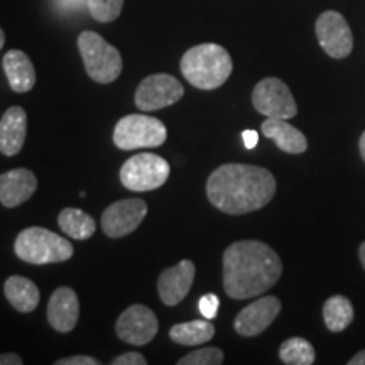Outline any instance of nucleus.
I'll use <instances>...</instances> for the list:
<instances>
[{
	"mask_svg": "<svg viewBox=\"0 0 365 365\" xmlns=\"http://www.w3.org/2000/svg\"><path fill=\"white\" fill-rule=\"evenodd\" d=\"M14 250L21 261L36 266L65 262L73 255L70 240L43 227H29L22 230L17 235Z\"/></svg>",
	"mask_w": 365,
	"mask_h": 365,
	"instance_id": "obj_4",
	"label": "nucleus"
},
{
	"mask_svg": "<svg viewBox=\"0 0 365 365\" xmlns=\"http://www.w3.org/2000/svg\"><path fill=\"white\" fill-rule=\"evenodd\" d=\"M282 262L267 244L259 240H240L223 252V287L234 299H249L279 281Z\"/></svg>",
	"mask_w": 365,
	"mask_h": 365,
	"instance_id": "obj_2",
	"label": "nucleus"
},
{
	"mask_svg": "<svg viewBox=\"0 0 365 365\" xmlns=\"http://www.w3.org/2000/svg\"><path fill=\"white\" fill-rule=\"evenodd\" d=\"M9 85L17 93H26L36 85V70L29 56L21 49H11L2 59Z\"/></svg>",
	"mask_w": 365,
	"mask_h": 365,
	"instance_id": "obj_19",
	"label": "nucleus"
},
{
	"mask_svg": "<svg viewBox=\"0 0 365 365\" xmlns=\"http://www.w3.org/2000/svg\"><path fill=\"white\" fill-rule=\"evenodd\" d=\"M122 7H124V0H86L90 16L103 24L115 21L120 16Z\"/></svg>",
	"mask_w": 365,
	"mask_h": 365,
	"instance_id": "obj_25",
	"label": "nucleus"
},
{
	"mask_svg": "<svg viewBox=\"0 0 365 365\" xmlns=\"http://www.w3.org/2000/svg\"><path fill=\"white\" fill-rule=\"evenodd\" d=\"M317 38L319 46L330 58L344 59L352 53L354 36L350 26L340 12L327 11L317 19Z\"/></svg>",
	"mask_w": 365,
	"mask_h": 365,
	"instance_id": "obj_10",
	"label": "nucleus"
},
{
	"mask_svg": "<svg viewBox=\"0 0 365 365\" xmlns=\"http://www.w3.org/2000/svg\"><path fill=\"white\" fill-rule=\"evenodd\" d=\"M200 313L203 314V318L213 319L217 317L218 308H220V299L217 294H205L198 303Z\"/></svg>",
	"mask_w": 365,
	"mask_h": 365,
	"instance_id": "obj_27",
	"label": "nucleus"
},
{
	"mask_svg": "<svg viewBox=\"0 0 365 365\" xmlns=\"http://www.w3.org/2000/svg\"><path fill=\"white\" fill-rule=\"evenodd\" d=\"M349 365H365V350H362V352L355 354L352 359L349 360Z\"/></svg>",
	"mask_w": 365,
	"mask_h": 365,
	"instance_id": "obj_32",
	"label": "nucleus"
},
{
	"mask_svg": "<svg viewBox=\"0 0 365 365\" xmlns=\"http://www.w3.org/2000/svg\"><path fill=\"white\" fill-rule=\"evenodd\" d=\"M252 103L255 110L269 118H293L298 113V105L287 88V85L279 78H264L255 85L252 91Z\"/></svg>",
	"mask_w": 365,
	"mask_h": 365,
	"instance_id": "obj_8",
	"label": "nucleus"
},
{
	"mask_svg": "<svg viewBox=\"0 0 365 365\" xmlns=\"http://www.w3.org/2000/svg\"><path fill=\"white\" fill-rule=\"evenodd\" d=\"M38 190V178L26 168H17L0 175V203L16 208L26 203Z\"/></svg>",
	"mask_w": 365,
	"mask_h": 365,
	"instance_id": "obj_16",
	"label": "nucleus"
},
{
	"mask_svg": "<svg viewBox=\"0 0 365 365\" xmlns=\"http://www.w3.org/2000/svg\"><path fill=\"white\" fill-rule=\"evenodd\" d=\"M181 73L195 88L215 90L228 80L234 70L230 54L223 46L205 43L190 48L182 54Z\"/></svg>",
	"mask_w": 365,
	"mask_h": 365,
	"instance_id": "obj_3",
	"label": "nucleus"
},
{
	"mask_svg": "<svg viewBox=\"0 0 365 365\" xmlns=\"http://www.w3.org/2000/svg\"><path fill=\"white\" fill-rule=\"evenodd\" d=\"M279 359L286 365H312L314 364V349L308 340L294 336L281 345Z\"/></svg>",
	"mask_w": 365,
	"mask_h": 365,
	"instance_id": "obj_24",
	"label": "nucleus"
},
{
	"mask_svg": "<svg viewBox=\"0 0 365 365\" xmlns=\"http://www.w3.org/2000/svg\"><path fill=\"white\" fill-rule=\"evenodd\" d=\"M78 49L83 59L86 75L97 83L107 85L115 81L122 73V56L93 31H83L78 38Z\"/></svg>",
	"mask_w": 365,
	"mask_h": 365,
	"instance_id": "obj_5",
	"label": "nucleus"
},
{
	"mask_svg": "<svg viewBox=\"0 0 365 365\" xmlns=\"http://www.w3.org/2000/svg\"><path fill=\"white\" fill-rule=\"evenodd\" d=\"M170 163L150 153L137 154L127 159L120 170V182L127 190L144 193L161 188L170 178Z\"/></svg>",
	"mask_w": 365,
	"mask_h": 365,
	"instance_id": "obj_7",
	"label": "nucleus"
},
{
	"mask_svg": "<svg viewBox=\"0 0 365 365\" xmlns=\"http://www.w3.org/2000/svg\"><path fill=\"white\" fill-rule=\"evenodd\" d=\"M359 257H360V262H362V266H364V269H365V242L362 245H360V249H359Z\"/></svg>",
	"mask_w": 365,
	"mask_h": 365,
	"instance_id": "obj_34",
	"label": "nucleus"
},
{
	"mask_svg": "<svg viewBox=\"0 0 365 365\" xmlns=\"http://www.w3.org/2000/svg\"><path fill=\"white\" fill-rule=\"evenodd\" d=\"M262 134L267 139L274 140V144L282 153L287 154H303L308 149V140L301 130L294 125L287 124L284 118H266L261 125Z\"/></svg>",
	"mask_w": 365,
	"mask_h": 365,
	"instance_id": "obj_18",
	"label": "nucleus"
},
{
	"mask_svg": "<svg viewBox=\"0 0 365 365\" xmlns=\"http://www.w3.org/2000/svg\"><path fill=\"white\" fill-rule=\"evenodd\" d=\"M159 322L154 312L144 304H132L117 319L115 331L122 341L143 346L156 336Z\"/></svg>",
	"mask_w": 365,
	"mask_h": 365,
	"instance_id": "obj_12",
	"label": "nucleus"
},
{
	"mask_svg": "<svg viewBox=\"0 0 365 365\" xmlns=\"http://www.w3.org/2000/svg\"><path fill=\"white\" fill-rule=\"evenodd\" d=\"M148 215V205L140 198L118 200L103 212V234L110 239H122L132 234Z\"/></svg>",
	"mask_w": 365,
	"mask_h": 365,
	"instance_id": "obj_11",
	"label": "nucleus"
},
{
	"mask_svg": "<svg viewBox=\"0 0 365 365\" xmlns=\"http://www.w3.org/2000/svg\"><path fill=\"white\" fill-rule=\"evenodd\" d=\"M242 139H244L245 149H254L259 143V134L255 130H244V134H242Z\"/></svg>",
	"mask_w": 365,
	"mask_h": 365,
	"instance_id": "obj_30",
	"label": "nucleus"
},
{
	"mask_svg": "<svg viewBox=\"0 0 365 365\" xmlns=\"http://www.w3.org/2000/svg\"><path fill=\"white\" fill-rule=\"evenodd\" d=\"M97 359L88 357V355H73V357L59 359L54 365H98Z\"/></svg>",
	"mask_w": 365,
	"mask_h": 365,
	"instance_id": "obj_29",
	"label": "nucleus"
},
{
	"mask_svg": "<svg viewBox=\"0 0 365 365\" xmlns=\"http://www.w3.org/2000/svg\"><path fill=\"white\" fill-rule=\"evenodd\" d=\"M223 352L215 346L198 349L178 360V365H220L223 364Z\"/></svg>",
	"mask_w": 365,
	"mask_h": 365,
	"instance_id": "obj_26",
	"label": "nucleus"
},
{
	"mask_svg": "<svg viewBox=\"0 0 365 365\" xmlns=\"http://www.w3.org/2000/svg\"><path fill=\"white\" fill-rule=\"evenodd\" d=\"M276 195V178L252 164H223L207 181L208 202L228 215L261 210Z\"/></svg>",
	"mask_w": 365,
	"mask_h": 365,
	"instance_id": "obj_1",
	"label": "nucleus"
},
{
	"mask_svg": "<svg viewBox=\"0 0 365 365\" xmlns=\"http://www.w3.org/2000/svg\"><path fill=\"white\" fill-rule=\"evenodd\" d=\"M170 336L173 341L180 345H203L215 336V327L207 318L193 319V322L178 323V325L171 327Z\"/></svg>",
	"mask_w": 365,
	"mask_h": 365,
	"instance_id": "obj_21",
	"label": "nucleus"
},
{
	"mask_svg": "<svg viewBox=\"0 0 365 365\" xmlns=\"http://www.w3.org/2000/svg\"><path fill=\"white\" fill-rule=\"evenodd\" d=\"M279 313L281 301L276 296H264L237 314L234 328L242 336H257L267 330L274 319L279 317Z\"/></svg>",
	"mask_w": 365,
	"mask_h": 365,
	"instance_id": "obj_13",
	"label": "nucleus"
},
{
	"mask_svg": "<svg viewBox=\"0 0 365 365\" xmlns=\"http://www.w3.org/2000/svg\"><path fill=\"white\" fill-rule=\"evenodd\" d=\"M80 317V301L68 286L58 287L48 303V322L59 333H68L76 327Z\"/></svg>",
	"mask_w": 365,
	"mask_h": 365,
	"instance_id": "obj_15",
	"label": "nucleus"
},
{
	"mask_svg": "<svg viewBox=\"0 0 365 365\" xmlns=\"http://www.w3.org/2000/svg\"><path fill=\"white\" fill-rule=\"evenodd\" d=\"M4 293H6L9 303L21 313L34 312L41 299L39 287L22 276L7 277L6 284H4Z\"/></svg>",
	"mask_w": 365,
	"mask_h": 365,
	"instance_id": "obj_20",
	"label": "nucleus"
},
{
	"mask_svg": "<svg viewBox=\"0 0 365 365\" xmlns=\"http://www.w3.org/2000/svg\"><path fill=\"white\" fill-rule=\"evenodd\" d=\"M58 225L63 234L75 240H86L97 230V223L88 213L80 208H65L58 217Z\"/></svg>",
	"mask_w": 365,
	"mask_h": 365,
	"instance_id": "obj_22",
	"label": "nucleus"
},
{
	"mask_svg": "<svg viewBox=\"0 0 365 365\" xmlns=\"http://www.w3.org/2000/svg\"><path fill=\"white\" fill-rule=\"evenodd\" d=\"M323 319L328 330L333 333L346 330L354 322V307L350 299L340 294L328 298L323 307Z\"/></svg>",
	"mask_w": 365,
	"mask_h": 365,
	"instance_id": "obj_23",
	"label": "nucleus"
},
{
	"mask_svg": "<svg viewBox=\"0 0 365 365\" xmlns=\"http://www.w3.org/2000/svg\"><path fill=\"white\" fill-rule=\"evenodd\" d=\"M196 276L195 264L185 259L176 266L164 269L158 279L159 298L166 307H176L190 293Z\"/></svg>",
	"mask_w": 365,
	"mask_h": 365,
	"instance_id": "obj_14",
	"label": "nucleus"
},
{
	"mask_svg": "<svg viewBox=\"0 0 365 365\" xmlns=\"http://www.w3.org/2000/svg\"><path fill=\"white\" fill-rule=\"evenodd\" d=\"M27 134V115L22 107H11L0 118V153L16 156L24 148Z\"/></svg>",
	"mask_w": 365,
	"mask_h": 365,
	"instance_id": "obj_17",
	"label": "nucleus"
},
{
	"mask_svg": "<svg viewBox=\"0 0 365 365\" xmlns=\"http://www.w3.org/2000/svg\"><path fill=\"white\" fill-rule=\"evenodd\" d=\"M4 44H6V33H4L2 27H0V49L4 48Z\"/></svg>",
	"mask_w": 365,
	"mask_h": 365,
	"instance_id": "obj_35",
	"label": "nucleus"
},
{
	"mask_svg": "<svg viewBox=\"0 0 365 365\" xmlns=\"http://www.w3.org/2000/svg\"><path fill=\"white\" fill-rule=\"evenodd\" d=\"M148 359L139 352H127L112 360V365H145Z\"/></svg>",
	"mask_w": 365,
	"mask_h": 365,
	"instance_id": "obj_28",
	"label": "nucleus"
},
{
	"mask_svg": "<svg viewBox=\"0 0 365 365\" xmlns=\"http://www.w3.org/2000/svg\"><path fill=\"white\" fill-rule=\"evenodd\" d=\"M359 148H360V154H362V159H364V163H365V130H364V134L360 135Z\"/></svg>",
	"mask_w": 365,
	"mask_h": 365,
	"instance_id": "obj_33",
	"label": "nucleus"
},
{
	"mask_svg": "<svg viewBox=\"0 0 365 365\" xmlns=\"http://www.w3.org/2000/svg\"><path fill=\"white\" fill-rule=\"evenodd\" d=\"M185 95V88L175 76L166 73H156L140 81L137 86L134 100L135 107L143 112L161 110L180 102Z\"/></svg>",
	"mask_w": 365,
	"mask_h": 365,
	"instance_id": "obj_9",
	"label": "nucleus"
},
{
	"mask_svg": "<svg viewBox=\"0 0 365 365\" xmlns=\"http://www.w3.org/2000/svg\"><path fill=\"white\" fill-rule=\"evenodd\" d=\"M0 365H22V359L17 354H2Z\"/></svg>",
	"mask_w": 365,
	"mask_h": 365,
	"instance_id": "obj_31",
	"label": "nucleus"
},
{
	"mask_svg": "<svg viewBox=\"0 0 365 365\" xmlns=\"http://www.w3.org/2000/svg\"><path fill=\"white\" fill-rule=\"evenodd\" d=\"M166 125L156 117L130 113L122 117L113 129V144L122 150L159 148L166 143Z\"/></svg>",
	"mask_w": 365,
	"mask_h": 365,
	"instance_id": "obj_6",
	"label": "nucleus"
}]
</instances>
